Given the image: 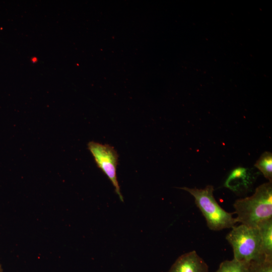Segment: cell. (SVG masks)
I'll use <instances>...</instances> for the list:
<instances>
[{
	"mask_svg": "<svg viewBox=\"0 0 272 272\" xmlns=\"http://www.w3.org/2000/svg\"><path fill=\"white\" fill-rule=\"evenodd\" d=\"M168 272H209V267L195 250L180 256Z\"/></svg>",
	"mask_w": 272,
	"mask_h": 272,
	"instance_id": "cell-5",
	"label": "cell"
},
{
	"mask_svg": "<svg viewBox=\"0 0 272 272\" xmlns=\"http://www.w3.org/2000/svg\"><path fill=\"white\" fill-rule=\"evenodd\" d=\"M233 248L234 259L250 262L264 259L259 229L243 224L234 226L226 236Z\"/></svg>",
	"mask_w": 272,
	"mask_h": 272,
	"instance_id": "cell-3",
	"label": "cell"
},
{
	"mask_svg": "<svg viewBox=\"0 0 272 272\" xmlns=\"http://www.w3.org/2000/svg\"><path fill=\"white\" fill-rule=\"evenodd\" d=\"M248 272H272V258L265 257L249 262Z\"/></svg>",
	"mask_w": 272,
	"mask_h": 272,
	"instance_id": "cell-9",
	"label": "cell"
},
{
	"mask_svg": "<svg viewBox=\"0 0 272 272\" xmlns=\"http://www.w3.org/2000/svg\"><path fill=\"white\" fill-rule=\"evenodd\" d=\"M88 148L97 165L109 178L115 188L120 200L123 201L116 175L118 155L115 149L107 144L90 142Z\"/></svg>",
	"mask_w": 272,
	"mask_h": 272,
	"instance_id": "cell-4",
	"label": "cell"
},
{
	"mask_svg": "<svg viewBox=\"0 0 272 272\" xmlns=\"http://www.w3.org/2000/svg\"><path fill=\"white\" fill-rule=\"evenodd\" d=\"M233 207L237 223L248 226L257 227L272 219V182L258 186L252 195L236 200Z\"/></svg>",
	"mask_w": 272,
	"mask_h": 272,
	"instance_id": "cell-1",
	"label": "cell"
},
{
	"mask_svg": "<svg viewBox=\"0 0 272 272\" xmlns=\"http://www.w3.org/2000/svg\"><path fill=\"white\" fill-rule=\"evenodd\" d=\"M257 228L264 255L266 257L272 258V219L262 222Z\"/></svg>",
	"mask_w": 272,
	"mask_h": 272,
	"instance_id": "cell-6",
	"label": "cell"
},
{
	"mask_svg": "<svg viewBox=\"0 0 272 272\" xmlns=\"http://www.w3.org/2000/svg\"><path fill=\"white\" fill-rule=\"evenodd\" d=\"M249 262L235 259L222 262L215 272H248Z\"/></svg>",
	"mask_w": 272,
	"mask_h": 272,
	"instance_id": "cell-8",
	"label": "cell"
},
{
	"mask_svg": "<svg viewBox=\"0 0 272 272\" xmlns=\"http://www.w3.org/2000/svg\"><path fill=\"white\" fill-rule=\"evenodd\" d=\"M189 192L194 198L195 203L204 216L207 226L213 231L232 228L237 223L233 217L234 213L224 210L214 197V186L208 185L204 188H179Z\"/></svg>",
	"mask_w": 272,
	"mask_h": 272,
	"instance_id": "cell-2",
	"label": "cell"
},
{
	"mask_svg": "<svg viewBox=\"0 0 272 272\" xmlns=\"http://www.w3.org/2000/svg\"><path fill=\"white\" fill-rule=\"evenodd\" d=\"M254 166L262 173L268 181L272 182V154L271 152H264L256 161Z\"/></svg>",
	"mask_w": 272,
	"mask_h": 272,
	"instance_id": "cell-7",
	"label": "cell"
},
{
	"mask_svg": "<svg viewBox=\"0 0 272 272\" xmlns=\"http://www.w3.org/2000/svg\"><path fill=\"white\" fill-rule=\"evenodd\" d=\"M0 272H3V268L1 264H0Z\"/></svg>",
	"mask_w": 272,
	"mask_h": 272,
	"instance_id": "cell-10",
	"label": "cell"
}]
</instances>
